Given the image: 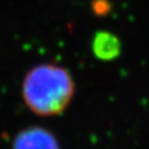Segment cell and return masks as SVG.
I'll return each instance as SVG.
<instances>
[{
  "instance_id": "cell-4",
  "label": "cell",
  "mask_w": 149,
  "mask_h": 149,
  "mask_svg": "<svg viewBox=\"0 0 149 149\" xmlns=\"http://www.w3.org/2000/svg\"><path fill=\"white\" fill-rule=\"evenodd\" d=\"M92 8H93V11L95 12V15L105 16L109 12L112 6L108 2V0H94L92 3Z\"/></svg>"
},
{
  "instance_id": "cell-1",
  "label": "cell",
  "mask_w": 149,
  "mask_h": 149,
  "mask_svg": "<svg viewBox=\"0 0 149 149\" xmlns=\"http://www.w3.org/2000/svg\"><path fill=\"white\" fill-rule=\"evenodd\" d=\"M74 82L66 70L40 64L27 73L22 95L27 106L40 116H56L66 109L74 95Z\"/></svg>"
},
{
  "instance_id": "cell-2",
  "label": "cell",
  "mask_w": 149,
  "mask_h": 149,
  "mask_svg": "<svg viewBox=\"0 0 149 149\" xmlns=\"http://www.w3.org/2000/svg\"><path fill=\"white\" fill-rule=\"evenodd\" d=\"M12 149H60V146L49 130L42 127H31L17 135Z\"/></svg>"
},
{
  "instance_id": "cell-3",
  "label": "cell",
  "mask_w": 149,
  "mask_h": 149,
  "mask_svg": "<svg viewBox=\"0 0 149 149\" xmlns=\"http://www.w3.org/2000/svg\"><path fill=\"white\" fill-rule=\"evenodd\" d=\"M92 50L98 60L112 61L120 54L122 43L117 36L112 32L98 31L93 39Z\"/></svg>"
}]
</instances>
